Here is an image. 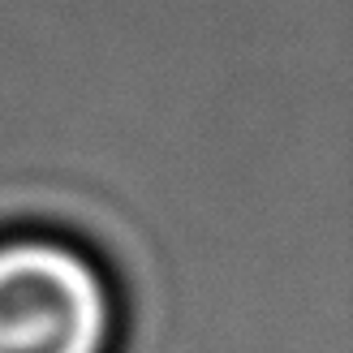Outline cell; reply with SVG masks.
<instances>
[{"label": "cell", "instance_id": "cell-1", "mask_svg": "<svg viewBox=\"0 0 353 353\" xmlns=\"http://www.w3.org/2000/svg\"><path fill=\"white\" fill-rule=\"evenodd\" d=\"M112 272L61 233L0 237V353H117Z\"/></svg>", "mask_w": 353, "mask_h": 353}]
</instances>
